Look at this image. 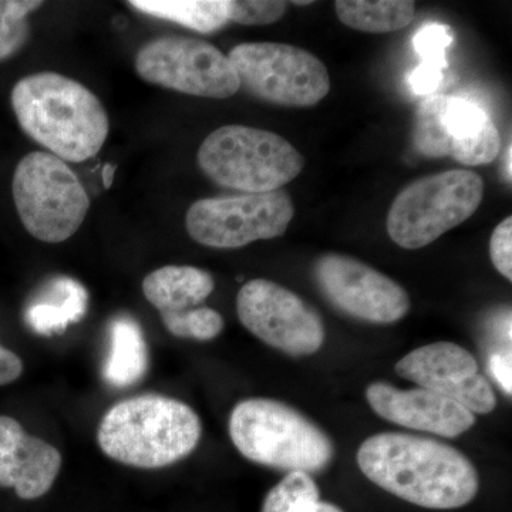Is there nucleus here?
I'll list each match as a JSON object with an SVG mask.
<instances>
[{
  "mask_svg": "<svg viewBox=\"0 0 512 512\" xmlns=\"http://www.w3.org/2000/svg\"><path fill=\"white\" fill-rule=\"evenodd\" d=\"M12 106L22 130L64 163L96 156L109 136V117L96 94L63 74H30L15 84Z\"/></svg>",
  "mask_w": 512,
  "mask_h": 512,
  "instance_id": "f03ea898",
  "label": "nucleus"
},
{
  "mask_svg": "<svg viewBox=\"0 0 512 512\" xmlns=\"http://www.w3.org/2000/svg\"><path fill=\"white\" fill-rule=\"evenodd\" d=\"M241 89L256 99L285 107H312L330 92L325 63L286 43H241L229 52Z\"/></svg>",
  "mask_w": 512,
  "mask_h": 512,
  "instance_id": "6e6552de",
  "label": "nucleus"
},
{
  "mask_svg": "<svg viewBox=\"0 0 512 512\" xmlns=\"http://www.w3.org/2000/svg\"><path fill=\"white\" fill-rule=\"evenodd\" d=\"M22 373V359L16 353L0 346V386L15 382Z\"/></svg>",
  "mask_w": 512,
  "mask_h": 512,
  "instance_id": "7c9ffc66",
  "label": "nucleus"
},
{
  "mask_svg": "<svg viewBox=\"0 0 512 512\" xmlns=\"http://www.w3.org/2000/svg\"><path fill=\"white\" fill-rule=\"evenodd\" d=\"M202 173L215 184L262 194L281 190L302 173V154L274 131L224 126L205 138L197 154Z\"/></svg>",
  "mask_w": 512,
  "mask_h": 512,
  "instance_id": "39448f33",
  "label": "nucleus"
},
{
  "mask_svg": "<svg viewBox=\"0 0 512 512\" xmlns=\"http://www.w3.org/2000/svg\"><path fill=\"white\" fill-rule=\"evenodd\" d=\"M313 276L323 296L352 318L389 325L409 312L410 298L403 286L352 256H320Z\"/></svg>",
  "mask_w": 512,
  "mask_h": 512,
  "instance_id": "f8f14e48",
  "label": "nucleus"
},
{
  "mask_svg": "<svg viewBox=\"0 0 512 512\" xmlns=\"http://www.w3.org/2000/svg\"><path fill=\"white\" fill-rule=\"evenodd\" d=\"M447 96L434 94L421 101L414 120V147L429 158L450 156V138L443 123Z\"/></svg>",
  "mask_w": 512,
  "mask_h": 512,
  "instance_id": "5701e85b",
  "label": "nucleus"
},
{
  "mask_svg": "<svg viewBox=\"0 0 512 512\" xmlns=\"http://www.w3.org/2000/svg\"><path fill=\"white\" fill-rule=\"evenodd\" d=\"M62 468V454L30 436L18 420L0 416V487L13 488L22 500L49 493Z\"/></svg>",
  "mask_w": 512,
  "mask_h": 512,
  "instance_id": "2eb2a0df",
  "label": "nucleus"
},
{
  "mask_svg": "<svg viewBox=\"0 0 512 512\" xmlns=\"http://www.w3.org/2000/svg\"><path fill=\"white\" fill-rule=\"evenodd\" d=\"M295 215L288 192L229 195L194 202L185 215L188 235L204 247L237 249L282 237Z\"/></svg>",
  "mask_w": 512,
  "mask_h": 512,
  "instance_id": "1a4fd4ad",
  "label": "nucleus"
},
{
  "mask_svg": "<svg viewBox=\"0 0 512 512\" xmlns=\"http://www.w3.org/2000/svg\"><path fill=\"white\" fill-rule=\"evenodd\" d=\"M490 258L494 268L504 276L512 279V218L507 217L497 225L490 239Z\"/></svg>",
  "mask_w": 512,
  "mask_h": 512,
  "instance_id": "cd10ccee",
  "label": "nucleus"
},
{
  "mask_svg": "<svg viewBox=\"0 0 512 512\" xmlns=\"http://www.w3.org/2000/svg\"><path fill=\"white\" fill-rule=\"evenodd\" d=\"M443 123L450 138V157L464 165L493 163L501 151L497 126L474 101L447 96Z\"/></svg>",
  "mask_w": 512,
  "mask_h": 512,
  "instance_id": "dca6fc26",
  "label": "nucleus"
},
{
  "mask_svg": "<svg viewBox=\"0 0 512 512\" xmlns=\"http://www.w3.org/2000/svg\"><path fill=\"white\" fill-rule=\"evenodd\" d=\"M284 0H228L229 22L264 26L278 22L288 10Z\"/></svg>",
  "mask_w": 512,
  "mask_h": 512,
  "instance_id": "a878e982",
  "label": "nucleus"
},
{
  "mask_svg": "<svg viewBox=\"0 0 512 512\" xmlns=\"http://www.w3.org/2000/svg\"><path fill=\"white\" fill-rule=\"evenodd\" d=\"M484 198V181L468 170L429 175L407 185L387 215V234L404 249H420L473 217Z\"/></svg>",
  "mask_w": 512,
  "mask_h": 512,
  "instance_id": "423d86ee",
  "label": "nucleus"
},
{
  "mask_svg": "<svg viewBox=\"0 0 512 512\" xmlns=\"http://www.w3.org/2000/svg\"><path fill=\"white\" fill-rule=\"evenodd\" d=\"M12 192L23 227L47 244L73 237L90 208L89 195L72 168L43 151L20 160Z\"/></svg>",
  "mask_w": 512,
  "mask_h": 512,
  "instance_id": "0eeeda50",
  "label": "nucleus"
},
{
  "mask_svg": "<svg viewBox=\"0 0 512 512\" xmlns=\"http://www.w3.org/2000/svg\"><path fill=\"white\" fill-rule=\"evenodd\" d=\"M357 466L387 493L433 510L463 507L480 487L476 467L461 451L412 434L369 437L357 451Z\"/></svg>",
  "mask_w": 512,
  "mask_h": 512,
  "instance_id": "f257e3e1",
  "label": "nucleus"
},
{
  "mask_svg": "<svg viewBox=\"0 0 512 512\" xmlns=\"http://www.w3.org/2000/svg\"><path fill=\"white\" fill-rule=\"evenodd\" d=\"M262 512H343L320 501L319 488L308 473L292 471L275 485L264 501Z\"/></svg>",
  "mask_w": 512,
  "mask_h": 512,
  "instance_id": "4be33fe9",
  "label": "nucleus"
},
{
  "mask_svg": "<svg viewBox=\"0 0 512 512\" xmlns=\"http://www.w3.org/2000/svg\"><path fill=\"white\" fill-rule=\"evenodd\" d=\"M43 5L37 0H0V60L18 53L29 39V13Z\"/></svg>",
  "mask_w": 512,
  "mask_h": 512,
  "instance_id": "b1692460",
  "label": "nucleus"
},
{
  "mask_svg": "<svg viewBox=\"0 0 512 512\" xmlns=\"http://www.w3.org/2000/svg\"><path fill=\"white\" fill-rule=\"evenodd\" d=\"M366 399L382 419L446 439L461 436L476 424V414L466 407L421 387L400 390L392 384L376 382L367 387Z\"/></svg>",
  "mask_w": 512,
  "mask_h": 512,
  "instance_id": "4468645a",
  "label": "nucleus"
},
{
  "mask_svg": "<svg viewBox=\"0 0 512 512\" xmlns=\"http://www.w3.org/2000/svg\"><path fill=\"white\" fill-rule=\"evenodd\" d=\"M336 15L343 25L365 33H390L407 28L416 16L412 0H338Z\"/></svg>",
  "mask_w": 512,
  "mask_h": 512,
  "instance_id": "aec40b11",
  "label": "nucleus"
},
{
  "mask_svg": "<svg viewBox=\"0 0 512 512\" xmlns=\"http://www.w3.org/2000/svg\"><path fill=\"white\" fill-rule=\"evenodd\" d=\"M505 173L508 175V181L511 183V175H512V168H511V144L507 148V156H505Z\"/></svg>",
  "mask_w": 512,
  "mask_h": 512,
  "instance_id": "473e14b6",
  "label": "nucleus"
},
{
  "mask_svg": "<svg viewBox=\"0 0 512 512\" xmlns=\"http://www.w3.org/2000/svg\"><path fill=\"white\" fill-rule=\"evenodd\" d=\"M117 167L114 164H106L101 170V178H103V185L106 190H109L113 185L114 174H116Z\"/></svg>",
  "mask_w": 512,
  "mask_h": 512,
  "instance_id": "2f4dec72",
  "label": "nucleus"
},
{
  "mask_svg": "<svg viewBox=\"0 0 512 512\" xmlns=\"http://www.w3.org/2000/svg\"><path fill=\"white\" fill-rule=\"evenodd\" d=\"M292 3H293V5H299V6L311 5L312 0H308V2H292Z\"/></svg>",
  "mask_w": 512,
  "mask_h": 512,
  "instance_id": "72a5a7b5",
  "label": "nucleus"
},
{
  "mask_svg": "<svg viewBox=\"0 0 512 512\" xmlns=\"http://www.w3.org/2000/svg\"><path fill=\"white\" fill-rule=\"evenodd\" d=\"M150 367V353L143 329L130 315H119L109 325V353L103 379L111 387L127 389L143 380Z\"/></svg>",
  "mask_w": 512,
  "mask_h": 512,
  "instance_id": "6ab92c4d",
  "label": "nucleus"
},
{
  "mask_svg": "<svg viewBox=\"0 0 512 512\" xmlns=\"http://www.w3.org/2000/svg\"><path fill=\"white\" fill-rule=\"evenodd\" d=\"M397 375L421 389L439 393L474 414H488L497 406L491 384L478 372L476 357L451 342L414 349L397 362Z\"/></svg>",
  "mask_w": 512,
  "mask_h": 512,
  "instance_id": "ddd939ff",
  "label": "nucleus"
},
{
  "mask_svg": "<svg viewBox=\"0 0 512 512\" xmlns=\"http://www.w3.org/2000/svg\"><path fill=\"white\" fill-rule=\"evenodd\" d=\"M237 313L245 329L286 355H313L325 343V325L318 311L268 279H252L242 286Z\"/></svg>",
  "mask_w": 512,
  "mask_h": 512,
  "instance_id": "9b49d317",
  "label": "nucleus"
},
{
  "mask_svg": "<svg viewBox=\"0 0 512 512\" xmlns=\"http://www.w3.org/2000/svg\"><path fill=\"white\" fill-rule=\"evenodd\" d=\"M89 293L76 279L56 276L47 281L29 303L25 320L37 335H60L86 315Z\"/></svg>",
  "mask_w": 512,
  "mask_h": 512,
  "instance_id": "f3484780",
  "label": "nucleus"
},
{
  "mask_svg": "<svg viewBox=\"0 0 512 512\" xmlns=\"http://www.w3.org/2000/svg\"><path fill=\"white\" fill-rule=\"evenodd\" d=\"M511 350H503V352H495L490 357V370L494 379L500 384L501 389L505 393H512V370H511Z\"/></svg>",
  "mask_w": 512,
  "mask_h": 512,
  "instance_id": "c756f323",
  "label": "nucleus"
},
{
  "mask_svg": "<svg viewBox=\"0 0 512 512\" xmlns=\"http://www.w3.org/2000/svg\"><path fill=\"white\" fill-rule=\"evenodd\" d=\"M128 5L205 35L217 32L229 22L228 0H131Z\"/></svg>",
  "mask_w": 512,
  "mask_h": 512,
  "instance_id": "412c9836",
  "label": "nucleus"
},
{
  "mask_svg": "<svg viewBox=\"0 0 512 512\" xmlns=\"http://www.w3.org/2000/svg\"><path fill=\"white\" fill-rule=\"evenodd\" d=\"M165 328L175 338L208 342L218 338L224 330L221 313L207 306H198L190 311L161 315Z\"/></svg>",
  "mask_w": 512,
  "mask_h": 512,
  "instance_id": "393cba45",
  "label": "nucleus"
},
{
  "mask_svg": "<svg viewBox=\"0 0 512 512\" xmlns=\"http://www.w3.org/2000/svg\"><path fill=\"white\" fill-rule=\"evenodd\" d=\"M214 288L210 272L195 266H163L143 281L144 296L161 315L198 308Z\"/></svg>",
  "mask_w": 512,
  "mask_h": 512,
  "instance_id": "a211bd4d",
  "label": "nucleus"
},
{
  "mask_svg": "<svg viewBox=\"0 0 512 512\" xmlns=\"http://www.w3.org/2000/svg\"><path fill=\"white\" fill-rule=\"evenodd\" d=\"M229 437L252 463L289 473H315L335 456L332 440L315 423L288 404L262 397L234 407Z\"/></svg>",
  "mask_w": 512,
  "mask_h": 512,
  "instance_id": "20e7f679",
  "label": "nucleus"
},
{
  "mask_svg": "<svg viewBox=\"0 0 512 512\" xmlns=\"http://www.w3.org/2000/svg\"><path fill=\"white\" fill-rule=\"evenodd\" d=\"M136 70L147 83L205 99H228L241 90L229 57L192 37L151 40L138 50Z\"/></svg>",
  "mask_w": 512,
  "mask_h": 512,
  "instance_id": "9d476101",
  "label": "nucleus"
},
{
  "mask_svg": "<svg viewBox=\"0 0 512 512\" xmlns=\"http://www.w3.org/2000/svg\"><path fill=\"white\" fill-rule=\"evenodd\" d=\"M453 42L447 26L427 25L414 36V47L421 56V64L443 70L447 67L446 49Z\"/></svg>",
  "mask_w": 512,
  "mask_h": 512,
  "instance_id": "bb28decb",
  "label": "nucleus"
},
{
  "mask_svg": "<svg viewBox=\"0 0 512 512\" xmlns=\"http://www.w3.org/2000/svg\"><path fill=\"white\" fill-rule=\"evenodd\" d=\"M200 417L188 404L141 394L114 404L97 430L101 451L124 466L156 470L190 456L200 443Z\"/></svg>",
  "mask_w": 512,
  "mask_h": 512,
  "instance_id": "7ed1b4c3",
  "label": "nucleus"
},
{
  "mask_svg": "<svg viewBox=\"0 0 512 512\" xmlns=\"http://www.w3.org/2000/svg\"><path fill=\"white\" fill-rule=\"evenodd\" d=\"M441 80H443V70L421 63L409 76L413 92L423 94V96L433 93L440 86Z\"/></svg>",
  "mask_w": 512,
  "mask_h": 512,
  "instance_id": "c85d7f7f",
  "label": "nucleus"
}]
</instances>
